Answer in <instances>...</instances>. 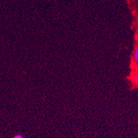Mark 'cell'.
Instances as JSON below:
<instances>
[{
  "mask_svg": "<svg viewBox=\"0 0 138 138\" xmlns=\"http://www.w3.org/2000/svg\"><path fill=\"white\" fill-rule=\"evenodd\" d=\"M133 57L136 61V62H138V48H136L135 50H134V52H133Z\"/></svg>",
  "mask_w": 138,
  "mask_h": 138,
  "instance_id": "1",
  "label": "cell"
},
{
  "mask_svg": "<svg viewBox=\"0 0 138 138\" xmlns=\"http://www.w3.org/2000/svg\"><path fill=\"white\" fill-rule=\"evenodd\" d=\"M14 138H23L22 135H21V134H17L15 136H14Z\"/></svg>",
  "mask_w": 138,
  "mask_h": 138,
  "instance_id": "2",
  "label": "cell"
}]
</instances>
